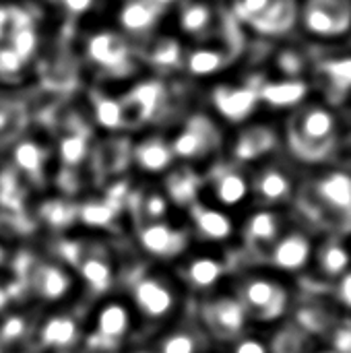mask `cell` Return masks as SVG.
<instances>
[{"label": "cell", "instance_id": "ffe728a7", "mask_svg": "<svg viewBox=\"0 0 351 353\" xmlns=\"http://www.w3.org/2000/svg\"><path fill=\"white\" fill-rule=\"evenodd\" d=\"M132 159L141 172L157 176V174H166L176 157H174L170 143H166L159 137H151V139H145L143 143H139L134 147Z\"/></svg>", "mask_w": 351, "mask_h": 353}, {"label": "cell", "instance_id": "836d02e7", "mask_svg": "<svg viewBox=\"0 0 351 353\" xmlns=\"http://www.w3.org/2000/svg\"><path fill=\"white\" fill-rule=\"evenodd\" d=\"M273 2L275 0H238L236 2V10H238V14L242 19L254 23V21H259L271 8Z\"/></svg>", "mask_w": 351, "mask_h": 353}, {"label": "cell", "instance_id": "83f0119b", "mask_svg": "<svg viewBox=\"0 0 351 353\" xmlns=\"http://www.w3.org/2000/svg\"><path fill=\"white\" fill-rule=\"evenodd\" d=\"M118 203H91V205H85L81 209V215L83 219L87 221L85 225H91V228H106L110 223H114V217L118 213Z\"/></svg>", "mask_w": 351, "mask_h": 353}, {"label": "cell", "instance_id": "f1b7e54d", "mask_svg": "<svg viewBox=\"0 0 351 353\" xmlns=\"http://www.w3.org/2000/svg\"><path fill=\"white\" fill-rule=\"evenodd\" d=\"M223 66V54L217 50H197L188 58V70L192 74H211Z\"/></svg>", "mask_w": 351, "mask_h": 353}, {"label": "cell", "instance_id": "d6a6232c", "mask_svg": "<svg viewBox=\"0 0 351 353\" xmlns=\"http://www.w3.org/2000/svg\"><path fill=\"white\" fill-rule=\"evenodd\" d=\"M302 95V89L300 85H273V87H267L265 89V97L277 105H283V103H294L298 101Z\"/></svg>", "mask_w": 351, "mask_h": 353}, {"label": "cell", "instance_id": "e0dca14e", "mask_svg": "<svg viewBox=\"0 0 351 353\" xmlns=\"http://www.w3.org/2000/svg\"><path fill=\"white\" fill-rule=\"evenodd\" d=\"M302 23L314 35H339L351 25L350 0H306Z\"/></svg>", "mask_w": 351, "mask_h": 353}, {"label": "cell", "instance_id": "8d00e7d4", "mask_svg": "<svg viewBox=\"0 0 351 353\" xmlns=\"http://www.w3.org/2000/svg\"><path fill=\"white\" fill-rule=\"evenodd\" d=\"M120 353H155V352H153V347H151L149 343H132V345L124 347Z\"/></svg>", "mask_w": 351, "mask_h": 353}, {"label": "cell", "instance_id": "b9f144b4", "mask_svg": "<svg viewBox=\"0 0 351 353\" xmlns=\"http://www.w3.org/2000/svg\"><path fill=\"white\" fill-rule=\"evenodd\" d=\"M350 238H351V236H350Z\"/></svg>", "mask_w": 351, "mask_h": 353}, {"label": "cell", "instance_id": "9a60e30c", "mask_svg": "<svg viewBox=\"0 0 351 353\" xmlns=\"http://www.w3.org/2000/svg\"><path fill=\"white\" fill-rule=\"evenodd\" d=\"M205 190L211 205L236 215V211H248L252 207V186L250 174L232 165L215 172L207 182Z\"/></svg>", "mask_w": 351, "mask_h": 353}, {"label": "cell", "instance_id": "5bb4252c", "mask_svg": "<svg viewBox=\"0 0 351 353\" xmlns=\"http://www.w3.org/2000/svg\"><path fill=\"white\" fill-rule=\"evenodd\" d=\"M79 279L70 271L68 265L56 263V261H46L33 267L29 273V292L35 296L37 302L62 308L72 296L79 292Z\"/></svg>", "mask_w": 351, "mask_h": 353}, {"label": "cell", "instance_id": "1f68e13d", "mask_svg": "<svg viewBox=\"0 0 351 353\" xmlns=\"http://www.w3.org/2000/svg\"><path fill=\"white\" fill-rule=\"evenodd\" d=\"M269 145H271V143H267V137H257L254 132H248V134L240 141V145H238V149H236V157H238L240 161L257 159V157H261V155L269 149Z\"/></svg>", "mask_w": 351, "mask_h": 353}, {"label": "cell", "instance_id": "5b68a950", "mask_svg": "<svg viewBox=\"0 0 351 353\" xmlns=\"http://www.w3.org/2000/svg\"><path fill=\"white\" fill-rule=\"evenodd\" d=\"M192 319L215 350H221L254 329L244 304L228 285L194 302Z\"/></svg>", "mask_w": 351, "mask_h": 353}, {"label": "cell", "instance_id": "d590c367", "mask_svg": "<svg viewBox=\"0 0 351 353\" xmlns=\"http://www.w3.org/2000/svg\"><path fill=\"white\" fill-rule=\"evenodd\" d=\"M97 114H99L101 124H106V126H118L122 122V108H120V103L103 101L97 108Z\"/></svg>", "mask_w": 351, "mask_h": 353}, {"label": "cell", "instance_id": "cb8c5ba5", "mask_svg": "<svg viewBox=\"0 0 351 353\" xmlns=\"http://www.w3.org/2000/svg\"><path fill=\"white\" fill-rule=\"evenodd\" d=\"M257 103L252 89H223L217 93V108L230 120H244Z\"/></svg>", "mask_w": 351, "mask_h": 353}, {"label": "cell", "instance_id": "ba28073f", "mask_svg": "<svg viewBox=\"0 0 351 353\" xmlns=\"http://www.w3.org/2000/svg\"><path fill=\"white\" fill-rule=\"evenodd\" d=\"M141 323L128 304V300L122 294H110L99 298V302L93 306L91 314L85 316V331L103 339L106 343L124 350L139 339Z\"/></svg>", "mask_w": 351, "mask_h": 353}, {"label": "cell", "instance_id": "9c48e42d", "mask_svg": "<svg viewBox=\"0 0 351 353\" xmlns=\"http://www.w3.org/2000/svg\"><path fill=\"white\" fill-rule=\"evenodd\" d=\"M319 236L321 234L317 230L308 228L302 221H296L257 265L267 267L294 281H300L310 271Z\"/></svg>", "mask_w": 351, "mask_h": 353}, {"label": "cell", "instance_id": "277c9868", "mask_svg": "<svg viewBox=\"0 0 351 353\" xmlns=\"http://www.w3.org/2000/svg\"><path fill=\"white\" fill-rule=\"evenodd\" d=\"M236 269L238 267L232 261V250L199 244H194L172 267L174 275L178 277L180 285L192 302L228 288Z\"/></svg>", "mask_w": 351, "mask_h": 353}, {"label": "cell", "instance_id": "30bf717a", "mask_svg": "<svg viewBox=\"0 0 351 353\" xmlns=\"http://www.w3.org/2000/svg\"><path fill=\"white\" fill-rule=\"evenodd\" d=\"M296 223L288 209L250 207L240 219L238 248L248 256V265H257L275 246V242Z\"/></svg>", "mask_w": 351, "mask_h": 353}, {"label": "cell", "instance_id": "e575fe53", "mask_svg": "<svg viewBox=\"0 0 351 353\" xmlns=\"http://www.w3.org/2000/svg\"><path fill=\"white\" fill-rule=\"evenodd\" d=\"M180 58V46L172 39H166L161 41L153 52H151V60L155 62H176Z\"/></svg>", "mask_w": 351, "mask_h": 353}, {"label": "cell", "instance_id": "2e32d148", "mask_svg": "<svg viewBox=\"0 0 351 353\" xmlns=\"http://www.w3.org/2000/svg\"><path fill=\"white\" fill-rule=\"evenodd\" d=\"M149 345L155 353H207L213 350L192 316H184L174 325L153 333Z\"/></svg>", "mask_w": 351, "mask_h": 353}, {"label": "cell", "instance_id": "8fae6325", "mask_svg": "<svg viewBox=\"0 0 351 353\" xmlns=\"http://www.w3.org/2000/svg\"><path fill=\"white\" fill-rule=\"evenodd\" d=\"M186 225L192 234L194 244L199 246H211L221 250L238 248L240 221L236 219V215L207 203L205 199L186 211Z\"/></svg>", "mask_w": 351, "mask_h": 353}, {"label": "cell", "instance_id": "4316f807", "mask_svg": "<svg viewBox=\"0 0 351 353\" xmlns=\"http://www.w3.org/2000/svg\"><path fill=\"white\" fill-rule=\"evenodd\" d=\"M223 353H271L269 347V339L265 331L252 329L250 333H246L244 337L236 339L234 343L221 347Z\"/></svg>", "mask_w": 351, "mask_h": 353}, {"label": "cell", "instance_id": "d4e9b609", "mask_svg": "<svg viewBox=\"0 0 351 353\" xmlns=\"http://www.w3.org/2000/svg\"><path fill=\"white\" fill-rule=\"evenodd\" d=\"M161 8H157L149 0H132L128 2L120 12V23L130 33H145L149 27L155 25L157 14Z\"/></svg>", "mask_w": 351, "mask_h": 353}, {"label": "cell", "instance_id": "74e56055", "mask_svg": "<svg viewBox=\"0 0 351 353\" xmlns=\"http://www.w3.org/2000/svg\"><path fill=\"white\" fill-rule=\"evenodd\" d=\"M6 304H8V292L4 285H0V312L6 308Z\"/></svg>", "mask_w": 351, "mask_h": 353}, {"label": "cell", "instance_id": "8992f818", "mask_svg": "<svg viewBox=\"0 0 351 353\" xmlns=\"http://www.w3.org/2000/svg\"><path fill=\"white\" fill-rule=\"evenodd\" d=\"M290 149L304 163H321L337 143L335 114L319 103L304 105L290 124Z\"/></svg>", "mask_w": 351, "mask_h": 353}, {"label": "cell", "instance_id": "ab89813d", "mask_svg": "<svg viewBox=\"0 0 351 353\" xmlns=\"http://www.w3.org/2000/svg\"><path fill=\"white\" fill-rule=\"evenodd\" d=\"M149 2H153L157 8H163V6H168V4H172L174 0H149Z\"/></svg>", "mask_w": 351, "mask_h": 353}, {"label": "cell", "instance_id": "6da1fadb", "mask_svg": "<svg viewBox=\"0 0 351 353\" xmlns=\"http://www.w3.org/2000/svg\"><path fill=\"white\" fill-rule=\"evenodd\" d=\"M120 285L143 329L157 333L186 316L190 298L168 267L143 261L141 267L120 273Z\"/></svg>", "mask_w": 351, "mask_h": 353}, {"label": "cell", "instance_id": "4dcf8cb0", "mask_svg": "<svg viewBox=\"0 0 351 353\" xmlns=\"http://www.w3.org/2000/svg\"><path fill=\"white\" fill-rule=\"evenodd\" d=\"M327 298L339 310L341 316L351 321V271L327 290Z\"/></svg>", "mask_w": 351, "mask_h": 353}, {"label": "cell", "instance_id": "7c38bea8", "mask_svg": "<svg viewBox=\"0 0 351 353\" xmlns=\"http://www.w3.org/2000/svg\"><path fill=\"white\" fill-rule=\"evenodd\" d=\"M351 271V238L343 234H321L317 242V250L312 256L310 271L302 281H314L329 290L337 283L345 273Z\"/></svg>", "mask_w": 351, "mask_h": 353}, {"label": "cell", "instance_id": "7a4b0ae2", "mask_svg": "<svg viewBox=\"0 0 351 353\" xmlns=\"http://www.w3.org/2000/svg\"><path fill=\"white\" fill-rule=\"evenodd\" d=\"M230 288L240 298L259 331H271L285 323L300 300L298 281L261 265L238 267Z\"/></svg>", "mask_w": 351, "mask_h": 353}, {"label": "cell", "instance_id": "52a82bcc", "mask_svg": "<svg viewBox=\"0 0 351 353\" xmlns=\"http://www.w3.org/2000/svg\"><path fill=\"white\" fill-rule=\"evenodd\" d=\"M134 246L143 261L174 267L192 246V234L184 223L163 219V221H147L134 225Z\"/></svg>", "mask_w": 351, "mask_h": 353}, {"label": "cell", "instance_id": "ac0fdd59", "mask_svg": "<svg viewBox=\"0 0 351 353\" xmlns=\"http://www.w3.org/2000/svg\"><path fill=\"white\" fill-rule=\"evenodd\" d=\"M85 333V319H79L72 312L60 310L48 316L35 327V337L41 347L52 352H66L79 347Z\"/></svg>", "mask_w": 351, "mask_h": 353}, {"label": "cell", "instance_id": "484cf974", "mask_svg": "<svg viewBox=\"0 0 351 353\" xmlns=\"http://www.w3.org/2000/svg\"><path fill=\"white\" fill-rule=\"evenodd\" d=\"M296 19V2L294 0H275L271 8L252 25L265 33H279L288 29Z\"/></svg>", "mask_w": 351, "mask_h": 353}, {"label": "cell", "instance_id": "7402d4cb", "mask_svg": "<svg viewBox=\"0 0 351 353\" xmlns=\"http://www.w3.org/2000/svg\"><path fill=\"white\" fill-rule=\"evenodd\" d=\"M267 339L271 353H310L317 347L314 339L290 319L267 331Z\"/></svg>", "mask_w": 351, "mask_h": 353}, {"label": "cell", "instance_id": "60d3db41", "mask_svg": "<svg viewBox=\"0 0 351 353\" xmlns=\"http://www.w3.org/2000/svg\"><path fill=\"white\" fill-rule=\"evenodd\" d=\"M207 353H223V352H221V350H215V347H213L211 352H207Z\"/></svg>", "mask_w": 351, "mask_h": 353}, {"label": "cell", "instance_id": "4fadbf2b", "mask_svg": "<svg viewBox=\"0 0 351 353\" xmlns=\"http://www.w3.org/2000/svg\"><path fill=\"white\" fill-rule=\"evenodd\" d=\"M252 207L290 209L298 201L302 182L298 184L294 174L279 163H265L250 174Z\"/></svg>", "mask_w": 351, "mask_h": 353}, {"label": "cell", "instance_id": "d6986e66", "mask_svg": "<svg viewBox=\"0 0 351 353\" xmlns=\"http://www.w3.org/2000/svg\"><path fill=\"white\" fill-rule=\"evenodd\" d=\"M174 157L186 159V161H197L203 159L215 145V134L207 124L192 122L184 132H180L172 143Z\"/></svg>", "mask_w": 351, "mask_h": 353}, {"label": "cell", "instance_id": "f546056e", "mask_svg": "<svg viewBox=\"0 0 351 353\" xmlns=\"http://www.w3.org/2000/svg\"><path fill=\"white\" fill-rule=\"evenodd\" d=\"M211 23V10L207 8V4H190L182 10V29L199 35L203 33Z\"/></svg>", "mask_w": 351, "mask_h": 353}, {"label": "cell", "instance_id": "3957f363", "mask_svg": "<svg viewBox=\"0 0 351 353\" xmlns=\"http://www.w3.org/2000/svg\"><path fill=\"white\" fill-rule=\"evenodd\" d=\"M294 207L300 219L319 234L351 236V172L339 168L319 170L302 182Z\"/></svg>", "mask_w": 351, "mask_h": 353}, {"label": "cell", "instance_id": "44dd1931", "mask_svg": "<svg viewBox=\"0 0 351 353\" xmlns=\"http://www.w3.org/2000/svg\"><path fill=\"white\" fill-rule=\"evenodd\" d=\"M205 194V180L197 178L192 172H172L166 184V196L176 209H192Z\"/></svg>", "mask_w": 351, "mask_h": 353}, {"label": "cell", "instance_id": "f35d334b", "mask_svg": "<svg viewBox=\"0 0 351 353\" xmlns=\"http://www.w3.org/2000/svg\"><path fill=\"white\" fill-rule=\"evenodd\" d=\"M310 353H337V352H335V350H331L329 345H325V343H323L321 347L317 345V347H314V350H312V352H310Z\"/></svg>", "mask_w": 351, "mask_h": 353}, {"label": "cell", "instance_id": "603a6c76", "mask_svg": "<svg viewBox=\"0 0 351 353\" xmlns=\"http://www.w3.org/2000/svg\"><path fill=\"white\" fill-rule=\"evenodd\" d=\"M128 50L122 37L114 33H99L89 41V58L101 66H118L126 60Z\"/></svg>", "mask_w": 351, "mask_h": 353}]
</instances>
